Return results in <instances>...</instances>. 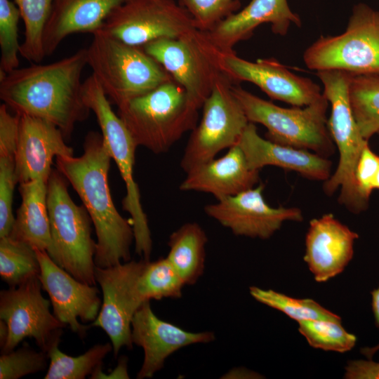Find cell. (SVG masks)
Wrapping results in <instances>:
<instances>
[{"mask_svg":"<svg viewBox=\"0 0 379 379\" xmlns=\"http://www.w3.org/2000/svg\"><path fill=\"white\" fill-rule=\"evenodd\" d=\"M87 65L86 48L48 64L18 68L0 78V98L15 113L47 120L66 140L91 109L82 92L81 75Z\"/></svg>","mask_w":379,"mask_h":379,"instance_id":"cell-1","label":"cell"},{"mask_svg":"<svg viewBox=\"0 0 379 379\" xmlns=\"http://www.w3.org/2000/svg\"><path fill=\"white\" fill-rule=\"evenodd\" d=\"M112 157L102 134L91 131L80 157H58L56 169L71 184L94 225L97 241L95 265L108 267L131 260L134 232L113 203L108 182Z\"/></svg>","mask_w":379,"mask_h":379,"instance_id":"cell-2","label":"cell"},{"mask_svg":"<svg viewBox=\"0 0 379 379\" xmlns=\"http://www.w3.org/2000/svg\"><path fill=\"white\" fill-rule=\"evenodd\" d=\"M198 111L171 80L118 107L117 114L138 147L161 154L197 126Z\"/></svg>","mask_w":379,"mask_h":379,"instance_id":"cell-3","label":"cell"},{"mask_svg":"<svg viewBox=\"0 0 379 379\" xmlns=\"http://www.w3.org/2000/svg\"><path fill=\"white\" fill-rule=\"evenodd\" d=\"M87 50V65L109 100L117 107L174 80L142 47L100 32Z\"/></svg>","mask_w":379,"mask_h":379,"instance_id":"cell-4","label":"cell"},{"mask_svg":"<svg viewBox=\"0 0 379 379\" xmlns=\"http://www.w3.org/2000/svg\"><path fill=\"white\" fill-rule=\"evenodd\" d=\"M323 85V93L331 105L328 128L339 152L338 167L324 181L323 190L331 196L340 190L338 202L353 213L365 211L368 201L359 194L355 182V168L367 140L361 135L354 117L349 98V86L354 77L341 70L317 72Z\"/></svg>","mask_w":379,"mask_h":379,"instance_id":"cell-5","label":"cell"},{"mask_svg":"<svg viewBox=\"0 0 379 379\" xmlns=\"http://www.w3.org/2000/svg\"><path fill=\"white\" fill-rule=\"evenodd\" d=\"M68 182L60 171L52 170L47 191L51 236L48 255L77 279L95 285L96 242L91 238L92 220L85 206L71 198Z\"/></svg>","mask_w":379,"mask_h":379,"instance_id":"cell-6","label":"cell"},{"mask_svg":"<svg viewBox=\"0 0 379 379\" xmlns=\"http://www.w3.org/2000/svg\"><path fill=\"white\" fill-rule=\"evenodd\" d=\"M233 94L249 122L263 125L266 138L281 145L312 150L328 158L334 153L333 140L328 128V101L321 95L305 106L285 108L264 100L233 84Z\"/></svg>","mask_w":379,"mask_h":379,"instance_id":"cell-7","label":"cell"},{"mask_svg":"<svg viewBox=\"0 0 379 379\" xmlns=\"http://www.w3.org/2000/svg\"><path fill=\"white\" fill-rule=\"evenodd\" d=\"M82 92L86 104L95 115L110 157L125 183L126 193L122 207L131 216L135 253L142 259L149 260L152 248L151 232L133 175L138 145L119 115L113 111L109 98L93 74L83 81Z\"/></svg>","mask_w":379,"mask_h":379,"instance_id":"cell-8","label":"cell"},{"mask_svg":"<svg viewBox=\"0 0 379 379\" xmlns=\"http://www.w3.org/2000/svg\"><path fill=\"white\" fill-rule=\"evenodd\" d=\"M303 61L316 72L379 77V11L364 3L355 4L345 31L319 37L304 51Z\"/></svg>","mask_w":379,"mask_h":379,"instance_id":"cell-9","label":"cell"},{"mask_svg":"<svg viewBox=\"0 0 379 379\" xmlns=\"http://www.w3.org/2000/svg\"><path fill=\"white\" fill-rule=\"evenodd\" d=\"M185 91L199 109L225 74L219 51L205 32L195 29L181 37L159 39L142 46Z\"/></svg>","mask_w":379,"mask_h":379,"instance_id":"cell-10","label":"cell"},{"mask_svg":"<svg viewBox=\"0 0 379 379\" xmlns=\"http://www.w3.org/2000/svg\"><path fill=\"white\" fill-rule=\"evenodd\" d=\"M234 84L227 75L215 84L202 108L199 124L192 131L180 161L187 173L239 141L249 121L233 94Z\"/></svg>","mask_w":379,"mask_h":379,"instance_id":"cell-11","label":"cell"},{"mask_svg":"<svg viewBox=\"0 0 379 379\" xmlns=\"http://www.w3.org/2000/svg\"><path fill=\"white\" fill-rule=\"evenodd\" d=\"M195 29L190 13L174 0H128L98 32L142 47L157 39L181 37Z\"/></svg>","mask_w":379,"mask_h":379,"instance_id":"cell-12","label":"cell"},{"mask_svg":"<svg viewBox=\"0 0 379 379\" xmlns=\"http://www.w3.org/2000/svg\"><path fill=\"white\" fill-rule=\"evenodd\" d=\"M41 283L34 277L18 286L0 292V319L8 327V338L2 353L14 350L27 338L34 339L39 349L46 353L59 344L62 328L51 312V301L41 293Z\"/></svg>","mask_w":379,"mask_h":379,"instance_id":"cell-13","label":"cell"},{"mask_svg":"<svg viewBox=\"0 0 379 379\" xmlns=\"http://www.w3.org/2000/svg\"><path fill=\"white\" fill-rule=\"evenodd\" d=\"M147 260H131L108 267L95 266V277L102 292L99 314L91 326L109 336L117 357L122 347L133 348L131 322L145 302L138 292V280Z\"/></svg>","mask_w":379,"mask_h":379,"instance_id":"cell-14","label":"cell"},{"mask_svg":"<svg viewBox=\"0 0 379 379\" xmlns=\"http://www.w3.org/2000/svg\"><path fill=\"white\" fill-rule=\"evenodd\" d=\"M264 185L217 200L204 206L205 213L237 236L267 239L285 221L301 222L298 208H274L263 197Z\"/></svg>","mask_w":379,"mask_h":379,"instance_id":"cell-15","label":"cell"},{"mask_svg":"<svg viewBox=\"0 0 379 379\" xmlns=\"http://www.w3.org/2000/svg\"><path fill=\"white\" fill-rule=\"evenodd\" d=\"M218 60L224 74L234 84L252 83L272 100L302 107L323 95L317 84L293 73L275 59L261 58L252 62L239 57L234 51H220Z\"/></svg>","mask_w":379,"mask_h":379,"instance_id":"cell-16","label":"cell"},{"mask_svg":"<svg viewBox=\"0 0 379 379\" xmlns=\"http://www.w3.org/2000/svg\"><path fill=\"white\" fill-rule=\"evenodd\" d=\"M34 249L40 265L39 278L42 288L48 294L53 314L81 338H85L88 327L81 324L79 319L88 322L97 318L102 305L99 290L95 285L74 278L46 251Z\"/></svg>","mask_w":379,"mask_h":379,"instance_id":"cell-17","label":"cell"},{"mask_svg":"<svg viewBox=\"0 0 379 379\" xmlns=\"http://www.w3.org/2000/svg\"><path fill=\"white\" fill-rule=\"evenodd\" d=\"M215 335L212 331L190 332L159 319L149 300L145 301L135 313L131 322L133 344L144 351L142 366L137 378H152L164 366L166 359L188 345L209 343Z\"/></svg>","mask_w":379,"mask_h":379,"instance_id":"cell-18","label":"cell"},{"mask_svg":"<svg viewBox=\"0 0 379 379\" xmlns=\"http://www.w3.org/2000/svg\"><path fill=\"white\" fill-rule=\"evenodd\" d=\"M357 232L332 213L310 220L303 257L314 280L326 282L342 273L354 255Z\"/></svg>","mask_w":379,"mask_h":379,"instance_id":"cell-19","label":"cell"},{"mask_svg":"<svg viewBox=\"0 0 379 379\" xmlns=\"http://www.w3.org/2000/svg\"><path fill=\"white\" fill-rule=\"evenodd\" d=\"M62 131L53 123L37 117L20 116L16 149L18 183L35 180L48 182L54 157L74 156Z\"/></svg>","mask_w":379,"mask_h":379,"instance_id":"cell-20","label":"cell"},{"mask_svg":"<svg viewBox=\"0 0 379 379\" xmlns=\"http://www.w3.org/2000/svg\"><path fill=\"white\" fill-rule=\"evenodd\" d=\"M264 23L270 24L274 34L285 36L291 24L300 27L301 20L291 11L287 0H251L206 33L219 51L233 52L236 44L251 37L255 29Z\"/></svg>","mask_w":379,"mask_h":379,"instance_id":"cell-21","label":"cell"},{"mask_svg":"<svg viewBox=\"0 0 379 379\" xmlns=\"http://www.w3.org/2000/svg\"><path fill=\"white\" fill-rule=\"evenodd\" d=\"M237 144L252 169L260 171L266 166H274L295 171L307 179L321 181L331 175L332 162L328 158L263 138L254 123H248Z\"/></svg>","mask_w":379,"mask_h":379,"instance_id":"cell-22","label":"cell"},{"mask_svg":"<svg viewBox=\"0 0 379 379\" xmlns=\"http://www.w3.org/2000/svg\"><path fill=\"white\" fill-rule=\"evenodd\" d=\"M259 171L250 168L237 144L218 159H213L186 173L180 185L182 191L211 194L216 200L237 194L255 187Z\"/></svg>","mask_w":379,"mask_h":379,"instance_id":"cell-23","label":"cell"},{"mask_svg":"<svg viewBox=\"0 0 379 379\" xmlns=\"http://www.w3.org/2000/svg\"><path fill=\"white\" fill-rule=\"evenodd\" d=\"M128 0H54L44 34L46 56L74 33L99 31L109 15Z\"/></svg>","mask_w":379,"mask_h":379,"instance_id":"cell-24","label":"cell"},{"mask_svg":"<svg viewBox=\"0 0 379 379\" xmlns=\"http://www.w3.org/2000/svg\"><path fill=\"white\" fill-rule=\"evenodd\" d=\"M19 185L22 201L9 236L48 254L51 236L47 208L48 182L35 180Z\"/></svg>","mask_w":379,"mask_h":379,"instance_id":"cell-25","label":"cell"},{"mask_svg":"<svg viewBox=\"0 0 379 379\" xmlns=\"http://www.w3.org/2000/svg\"><path fill=\"white\" fill-rule=\"evenodd\" d=\"M208 237L197 222H187L169 237L166 256L185 285H194L205 268Z\"/></svg>","mask_w":379,"mask_h":379,"instance_id":"cell-26","label":"cell"},{"mask_svg":"<svg viewBox=\"0 0 379 379\" xmlns=\"http://www.w3.org/2000/svg\"><path fill=\"white\" fill-rule=\"evenodd\" d=\"M349 98L359 131L368 140L379 132V77L354 76L349 86Z\"/></svg>","mask_w":379,"mask_h":379,"instance_id":"cell-27","label":"cell"},{"mask_svg":"<svg viewBox=\"0 0 379 379\" xmlns=\"http://www.w3.org/2000/svg\"><path fill=\"white\" fill-rule=\"evenodd\" d=\"M54 0H15L24 22V40L20 55L29 62L40 63L46 56L44 34Z\"/></svg>","mask_w":379,"mask_h":379,"instance_id":"cell-28","label":"cell"},{"mask_svg":"<svg viewBox=\"0 0 379 379\" xmlns=\"http://www.w3.org/2000/svg\"><path fill=\"white\" fill-rule=\"evenodd\" d=\"M58 345H54L47 353L50 363L45 379H84L102 366L105 357L113 350L112 343L98 344L72 357L60 351Z\"/></svg>","mask_w":379,"mask_h":379,"instance_id":"cell-29","label":"cell"},{"mask_svg":"<svg viewBox=\"0 0 379 379\" xmlns=\"http://www.w3.org/2000/svg\"><path fill=\"white\" fill-rule=\"evenodd\" d=\"M40 265L34 249L10 236L0 238V276L9 287L39 277Z\"/></svg>","mask_w":379,"mask_h":379,"instance_id":"cell-30","label":"cell"},{"mask_svg":"<svg viewBox=\"0 0 379 379\" xmlns=\"http://www.w3.org/2000/svg\"><path fill=\"white\" fill-rule=\"evenodd\" d=\"M185 286L167 258L147 260L138 280V292L143 301L180 298Z\"/></svg>","mask_w":379,"mask_h":379,"instance_id":"cell-31","label":"cell"},{"mask_svg":"<svg viewBox=\"0 0 379 379\" xmlns=\"http://www.w3.org/2000/svg\"><path fill=\"white\" fill-rule=\"evenodd\" d=\"M249 293L256 301L281 312L297 322L314 319L342 322L340 316L311 298H295L272 289L254 286L249 288Z\"/></svg>","mask_w":379,"mask_h":379,"instance_id":"cell-32","label":"cell"},{"mask_svg":"<svg viewBox=\"0 0 379 379\" xmlns=\"http://www.w3.org/2000/svg\"><path fill=\"white\" fill-rule=\"evenodd\" d=\"M297 323L299 333L314 349L345 353L356 345V335L347 332L340 321L314 319Z\"/></svg>","mask_w":379,"mask_h":379,"instance_id":"cell-33","label":"cell"},{"mask_svg":"<svg viewBox=\"0 0 379 379\" xmlns=\"http://www.w3.org/2000/svg\"><path fill=\"white\" fill-rule=\"evenodd\" d=\"M16 147H0V238L10 235L15 217L13 201L16 174Z\"/></svg>","mask_w":379,"mask_h":379,"instance_id":"cell-34","label":"cell"},{"mask_svg":"<svg viewBox=\"0 0 379 379\" xmlns=\"http://www.w3.org/2000/svg\"><path fill=\"white\" fill-rule=\"evenodd\" d=\"M20 13L10 0H0V71L8 74L19 68L20 44L18 41V22Z\"/></svg>","mask_w":379,"mask_h":379,"instance_id":"cell-35","label":"cell"},{"mask_svg":"<svg viewBox=\"0 0 379 379\" xmlns=\"http://www.w3.org/2000/svg\"><path fill=\"white\" fill-rule=\"evenodd\" d=\"M197 29L208 32L222 20L237 12L239 0H180Z\"/></svg>","mask_w":379,"mask_h":379,"instance_id":"cell-36","label":"cell"},{"mask_svg":"<svg viewBox=\"0 0 379 379\" xmlns=\"http://www.w3.org/2000/svg\"><path fill=\"white\" fill-rule=\"evenodd\" d=\"M48 354L36 351L27 343L17 350L2 353L0 357V378L18 379L47 367Z\"/></svg>","mask_w":379,"mask_h":379,"instance_id":"cell-37","label":"cell"},{"mask_svg":"<svg viewBox=\"0 0 379 379\" xmlns=\"http://www.w3.org/2000/svg\"><path fill=\"white\" fill-rule=\"evenodd\" d=\"M379 170V155L368 144L362 149L355 168V182L361 197L368 201L373 189V179Z\"/></svg>","mask_w":379,"mask_h":379,"instance_id":"cell-38","label":"cell"},{"mask_svg":"<svg viewBox=\"0 0 379 379\" xmlns=\"http://www.w3.org/2000/svg\"><path fill=\"white\" fill-rule=\"evenodd\" d=\"M344 378L379 379V362L372 359L350 360L345 366Z\"/></svg>","mask_w":379,"mask_h":379,"instance_id":"cell-39","label":"cell"},{"mask_svg":"<svg viewBox=\"0 0 379 379\" xmlns=\"http://www.w3.org/2000/svg\"><path fill=\"white\" fill-rule=\"evenodd\" d=\"M371 309L374 317L375 324L379 328V287L371 291ZM379 351V343L373 347H364L360 349V352L366 359H372Z\"/></svg>","mask_w":379,"mask_h":379,"instance_id":"cell-40","label":"cell"},{"mask_svg":"<svg viewBox=\"0 0 379 379\" xmlns=\"http://www.w3.org/2000/svg\"><path fill=\"white\" fill-rule=\"evenodd\" d=\"M90 378H129L127 371V359L124 357L120 358L117 366L109 374H105L99 367L91 375Z\"/></svg>","mask_w":379,"mask_h":379,"instance_id":"cell-41","label":"cell"},{"mask_svg":"<svg viewBox=\"0 0 379 379\" xmlns=\"http://www.w3.org/2000/svg\"><path fill=\"white\" fill-rule=\"evenodd\" d=\"M259 373L245 368H236L223 375V378H261Z\"/></svg>","mask_w":379,"mask_h":379,"instance_id":"cell-42","label":"cell"},{"mask_svg":"<svg viewBox=\"0 0 379 379\" xmlns=\"http://www.w3.org/2000/svg\"><path fill=\"white\" fill-rule=\"evenodd\" d=\"M8 338V327L6 324L3 321L0 320V346L1 348L5 345Z\"/></svg>","mask_w":379,"mask_h":379,"instance_id":"cell-43","label":"cell"},{"mask_svg":"<svg viewBox=\"0 0 379 379\" xmlns=\"http://www.w3.org/2000/svg\"><path fill=\"white\" fill-rule=\"evenodd\" d=\"M373 189L379 190V170L378 171L373 181Z\"/></svg>","mask_w":379,"mask_h":379,"instance_id":"cell-44","label":"cell"},{"mask_svg":"<svg viewBox=\"0 0 379 379\" xmlns=\"http://www.w3.org/2000/svg\"><path fill=\"white\" fill-rule=\"evenodd\" d=\"M378 134H379V132L378 133Z\"/></svg>","mask_w":379,"mask_h":379,"instance_id":"cell-45","label":"cell"}]
</instances>
